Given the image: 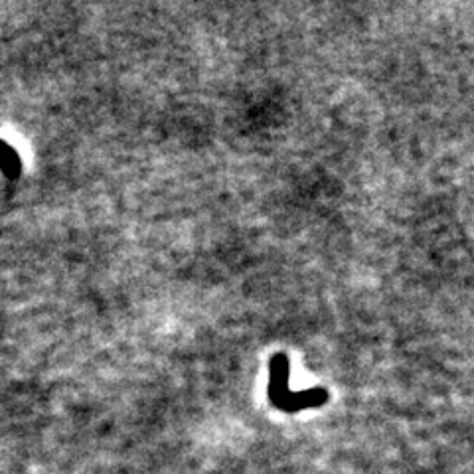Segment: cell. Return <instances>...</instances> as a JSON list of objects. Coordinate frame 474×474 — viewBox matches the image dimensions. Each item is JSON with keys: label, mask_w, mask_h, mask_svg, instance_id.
I'll return each instance as SVG.
<instances>
[{"label": "cell", "mask_w": 474, "mask_h": 474, "mask_svg": "<svg viewBox=\"0 0 474 474\" xmlns=\"http://www.w3.org/2000/svg\"><path fill=\"white\" fill-rule=\"evenodd\" d=\"M286 374L289 364L285 356H275L273 360V385H271V397L279 407L283 409H298L306 405H318L326 399L324 392H308V394H289L286 389Z\"/></svg>", "instance_id": "obj_1"}, {"label": "cell", "mask_w": 474, "mask_h": 474, "mask_svg": "<svg viewBox=\"0 0 474 474\" xmlns=\"http://www.w3.org/2000/svg\"><path fill=\"white\" fill-rule=\"evenodd\" d=\"M0 171L4 172L9 178H18L20 171H22L18 152L4 141H0Z\"/></svg>", "instance_id": "obj_2"}]
</instances>
